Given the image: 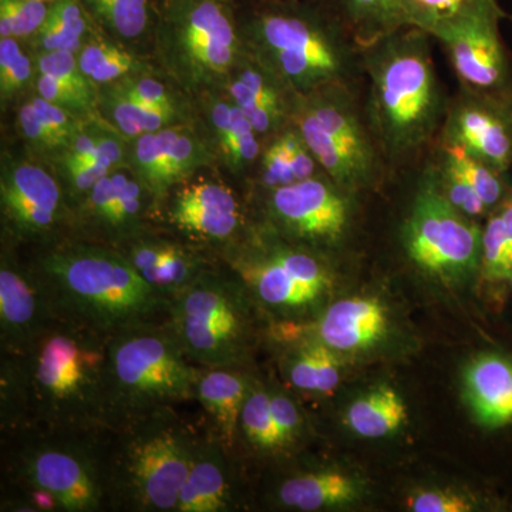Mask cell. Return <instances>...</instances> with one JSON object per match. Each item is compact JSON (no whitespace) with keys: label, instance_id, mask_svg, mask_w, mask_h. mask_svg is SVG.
I'll return each mask as SVG.
<instances>
[{"label":"cell","instance_id":"1","mask_svg":"<svg viewBox=\"0 0 512 512\" xmlns=\"http://www.w3.org/2000/svg\"><path fill=\"white\" fill-rule=\"evenodd\" d=\"M110 336L55 318L13 352H2L0 420L20 430H109Z\"/></svg>","mask_w":512,"mask_h":512},{"label":"cell","instance_id":"2","mask_svg":"<svg viewBox=\"0 0 512 512\" xmlns=\"http://www.w3.org/2000/svg\"><path fill=\"white\" fill-rule=\"evenodd\" d=\"M32 272L56 318L104 336L167 316L170 299L110 248L62 244L40 256Z\"/></svg>","mask_w":512,"mask_h":512},{"label":"cell","instance_id":"3","mask_svg":"<svg viewBox=\"0 0 512 512\" xmlns=\"http://www.w3.org/2000/svg\"><path fill=\"white\" fill-rule=\"evenodd\" d=\"M430 37L403 28L362 50L370 84L367 120L392 165L407 163L429 147L446 116Z\"/></svg>","mask_w":512,"mask_h":512},{"label":"cell","instance_id":"4","mask_svg":"<svg viewBox=\"0 0 512 512\" xmlns=\"http://www.w3.org/2000/svg\"><path fill=\"white\" fill-rule=\"evenodd\" d=\"M6 476L15 511L109 508L110 430L29 429L8 434Z\"/></svg>","mask_w":512,"mask_h":512},{"label":"cell","instance_id":"5","mask_svg":"<svg viewBox=\"0 0 512 512\" xmlns=\"http://www.w3.org/2000/svg\"><path fill=\"white\" fill-rule=\"evenodd\" d=\"M200 431L177 409L147 414L110 430L109 508L175 512Z\"/></svg>","mask_w":512,"mask_h":512},{"label":"cell","instance_id":"6","mask_svg":"<svg viewBox=\"0 0 512 512\" xmlns=\"http://www.w3.org/2000/svg\"><path fill=\"white\" fill-rule=\"evenodd\" d=\"M201 369L185 355L165 319L114 333L107 349L109 430L158 410L194 402Z\"/></svg>","mask_w":512,"mask_h":512},{"label":"cell","instance_id":"7","mask_svg":"<svg viewBox=\"0 0 512 512\" xmlns=\"http://www.w3.org/2000/svg\"><path fill=\"white\" fill-rule=\"evenodd\" d=\"M249 298L237 275L207 269L170 299L165 322L195 365L241 369L248 349Z\"/></svg>","mask_w":512,"mask_h":512},{"label":"cell","instance_id":"8","mask_svg":"<svg viewBox=\"0 0 512 512\" xmlns=\"http://www.w3.org/2000/svg\"><path fill=\"white\" fill-rule=\"evenodd\" d=\"M296 128L323 171L343 190H362L376 183L384 158L360 117L348 83L306 94L296 114Z\"/></svg>","mask_w":512,"mask_h":512},{"label":"cell","instance_id":"9","mask_svg":"<svg viewBox=\"0 0 512 512\" xmlns=\"http://www.w3.org/2000/svg\"><path fill=\"white\" fill-rule=\"evenodd\" d=\"M403 244L421 271L443 281L467 278L481 268L483 229L444 197L433 170L404 224Z\"/></svg>","mask_w":512,"mask_h":512},{"label":"cell","instance_id":"10","mask_svg":"<svg viewBox=\"0 0 512 512\" xmlns=\"http://www.w3.org/2000/svg\"><path fill=\"white\" fill-rule=\"evenodd\" d=\"M258 39L275 72L299 92L311 94L349 80V43L318 20L296 13L265 15L258 23Z\"/></svg>","mask_w":512,"mask_h":512},{"label":"cell","instance_id":"11","mask_svg":"<svg viewBox=\"0 0 512 512\" xmlns=\"http://www.w3.org/2000/svg\"><path fill=\"white\" fill-rule=\"evenodd\" d=\"M231 269L255 301L279 311L315 305L332 284L316 256L289 247L241 252L231 259Z\"/></svg>","mask_w":512,"mask_h":512},{"label":"cell","instance_id":"12","mask_svg":"<svg viewBox=\"0 0 512 512\" xmlns=\"http://www.w3.org/2000/svg\"><path fill=\"white\" fill-rule=\"evenodd\" d=\"M504 18L503 9L471 13L431 35L447 50L461 89L512 96V63L500 29Z\"/></svg>","mask_w":512,"mask_h":512},{"label":"cell","instance_id":"13","mask_svg":"<svg viewBox=\"0 0 512 512\" xmlns=\"http://www.w3.org/2000/svg\"><path fill=\"white\" fill-rule=\"evenodd\" d=\"M441 144L466 151L498 173L512 168V96L461 89L447 106Z\"/></svg>","mask_w":512,"mask_h":512},{"label":"cell","instance_id":"14","mask_svg":"<svg viewBox=\"0 0 512 512\" xmlns=\"http://www.w3.org/2000/svg\"><path fill=\"white\" fill-rule=\"evenodd\" d=\"M346 192L329 177H312L275 188L269 202L275 220L293 237L332 245L348 231L352 205Z\"/></svg>","mask_w":512,"mask_h":512},{"label":"cell","instance_id":"15","mask_svg":"<svg viewBox=\"0 0 512 512\" xmlns=\"http://www.w3.org/2000/svg\"><path fill=\"white\" fill-rule=\"evenodd\" d=\"M2 210L16 235L39 237L59 221L62 192L43 168L18 165L3 175Z\"/></svg>","mask_w":512,"mask_h":512},{"label":"cell","instance_id":"16","mask_svg":"<svg viewBox=\"0 0 512 512\" xmlns=\"http://www.w3.org/2000/svg\"><path fill=\"white\" fill-rule=\"evenodd\" d=\"M234 456L207 429L200 433L175 512H227L238 505Z\"/></svg>","mask_w":512,"mask_h":512},{"label":"cell","instance_id":"17","mask_svg":"<svg viewBox=\"0 0 512 512\" xmlns=\"http://www.w3.org/2000/svg\"><path fill=\"white\" fill-rule=\"evenodd\" d=\"M464 396L478 426L490 433L512 429V350L478 353L466 366Z\"/></svg>","mask_w":512,"mask_h":512},{"label":"cell","instance_id":"18","mask_svg":"<svg viewBox=\"0 0 512 512\" xmlns=\"http://www.w3.org/2000/svg\"><path fill=\"white\" fill-rule=\"evenodd\" d=\"M56 316L32 271L3 259L0 266V342L2 352L22 348Z\"/></svg>","mask_w":512,"mask_h":512},{"label":"cell","instance_id":"19","mask_svg":"<svg viewBox=\"0 0 512 512\" xmlns=\"http://www.w3.org/2000/svg\"><path fill=\"white\" fill-rule=\"evenodd\" d=\"M185 56L202 72L224 74L237 53V33L228 10L218 0H198L181 20Z\"/></svg>","mask_w":512,"mask_h":512},{"label":"cell","instance_id":"20","mask_svg":"<svg viewBox=\"0 0 512 512\" xmlns=\"http://www.w3.org/2000/svg\"><path fill=\"white\" fill-rule=\"evenodd\" d=\"M170 218L174 225L194 237L225 241L237 232L241 211L237 197L228 187L202 181L177 192Z\"/></svg>","mask_w":512,"mask_h":512},{"label":"cell","instance_id":"21","mask_svg":"<svg viewBox=\"0 0 512 512\" xmlns=\"http://www.w3.org/2000/svg\"><path fill=\"white\" fill-rule=\"evenodd\" d=\"M386 330L387 312L379 299L350 298L329 306L309 333L336 352H356L375 345Z\"/></svg>","mask_w":512,"mask_h":512},{"label":"cell","instance_id":"22","mask_svg":"<svg viewBox=\"0 0 512 512\" xmlns=\"http://www.w3.org/2000/svg\"><path fill=\"white\" fill-rule=\"evenodd\" d=\"M254 380L241 369L202 367L197 383V402L207 416V431L234 453L239 416Z\"/></svg>","mask_w":512,"mask_h":512},{"label":"cell","instance_id":"23","mask_svg":"<svg viewBox=\"0 0 512 512\" xmlns=\"http://www.w3.org/2000/svg\"><path fill=\"white\" fill-rule=\"evenodd\" d=\"M123 255L151 288L168 299L208 269L197 255L168 241L140 239Z\"/></svg>","mask_w":512,"mask_h":512},{"label":"cell","instance_id":"24","mask_svg":"<svg viewBox=\"0 0 512 512\" xmlns=\"http://www.w3.org/2000/svg\"><path fill=\"white\" fill-rule=\"evenodd\" d=\"M92 220L114 235H126L143 214V188L126 174H107L86 195Z\"/></svg>","mask_w":512,"mask_h":512},{"label":"cell","instance_id":"25","mask_svg":"<svg viewBox=\"0 0 512 512\" xmlns=\"http://www.w3.org/2000/svg\"><path fill=\"white\" fill-rule=\"evenodd\" d=\"M286 325V323H285ZM288 329L291 330V326ZM298 342L285 360V372L289 384L306 393L329 394L340 383V360L338 352L320 342L311 333H301L296 325Z\"/></svg>","mask_w":512,"mask_h":512},{"label":"cell","instance_id":"26","mask_svg":"<svg viewBox=\"0 0 512 512\" xmlns=\"http://www.w3.org/2000/svg\"><path fill=\"white\" fill-rule=\"evenodd\" d=\"M356 484L352 478L333 471H315L286 478L276 490L282 507L298 511H319L355 500Z\"/></svg>","mask_w":512,"mask_h":512},{"label":"cell","instance_id":"27","mask_svg":"<svg viewBox=\"0 0 512 512\" xmlns=\"http://www.w3.org/2000/svg\"><path fill=\"white\" fill-rule=\"evenodd\" d=\"M350 39L363 50L407 28L403 0H338Z\"/></svg>","mask_w":512,"mask_h":512},{"label":"cell","instance_id":"28","mask_svg":"<svg viewBox=\"0 0 512 512\" xmlns=\"http://www.w3.org/2000/svg\"><path fill=\"white\" fill-rule=\"evenodd\" d=\"M407 419L402 397L389 386H379L360 397L346 413V423L359 436L379 439L399 430Z\"/></svg>","mask_w":512,"mask_h":512},{"label":"cell","instance_id":"29","mask_svg":"<svg viewBox=\"0 0 512 512\" xmlns=\"http://www.w3.org/2000/svg\"><path fill=\"white\" fill-rule=\"evenodd\" d=\"M480 269L487 281L512 286V190L490 212L483 229Z\"/></svg>","mask_w":512,"mask_h":512},{"label":"cell","instance_id":"30","mask_svg":"<svg viewBox=\"0 0 512 512\" xmlns=\"http://www.w3.org/2000/svg\"><path fill=\"white\" fill-rule=\"evenodd\" d=\"M242 443L256 453H279L284 451L279 431L271 412V397L268 389L252 382L251 392L239 416L235 448ZM234 448V453H235Z\"/></svg>","mask_w":512,"mask_h":512},{"label":"cell","instance_id":"31","mask_svg":"<svg viewBox=\"0 0 512 512\" xmlns=\"http://www.w3.org/2000/svg\"><path fill=\"white\" fill-rule=\"evenodd\" d=\"M501 8L498 0H403L407 28L433 35L441 26L471 13Z\"/></svg>","mask_w":512,"mask_h":512},{"label":"cell","instance_id":"32","mask_svg":"<svg viewBox=\"0 0 512 512\" xmlns=\"http://www.w3.org/2000/svg\"><path fill=\"white\" fill-rule=\"evenodd\" d=\"M440 154H443L467 178L468 183L477 191L490 212L494 211L512 190L505 178L507 174L498 173L494 168L471 157L461 148L441 144Z\"/></svg>","mask_w":512,"mask_h":512},{"label":"cell","instance_id":"33","mask_svg":"<svg viewBox=\"0 0 512 512\" xmlns=\"http://www.w3.org/2000/svg\"><path fill=\"white\" fill-rule=\"evenodd\" d=\"M83 10L74 0H57L49 10L45 25L39 30L40 45L46 52H76L86 33Z\"/></svg>","mask_w":512,"mask_h":512},{"label":"cell","instance_id":"34","mask_svg":"<svg viewBox=\"0 0 512 512\" xmlns=\"http://www.w3.org/2000/svg\"><path fill=\"white\" fill-rule=\"evenodd\" d=\"M94 13L116 35L134 39L147 26V0H84Z\"/></svg>","mask_w":512,"mask_h":512},{"label":"cell","instance_id":"35","mask_svg":"<svg viewBox=\"0 0 512 512\" xmlns=\"http://www.w3.org/2000/svg\"><path fill=\"white\" fill-rule=\"evenodd\" d=\"M168 141L170 130L154 131L138 136L134 157L138 173L151 191L164 192L168 185Z\"/></svg>","mask_w":512,"mask_h":512},{"label":"cell","instance_id":"36","mask_svg":"<svg viewBox=\"0 0 512 512\" xmlns=\"http://www.w3.org/2000/svg\"><path fill=\"white\" fill-rule=\"evenodd\" d=\"M79 66L84 76L92 82L110 83L130 73L134 59L124 50L107 43H92L80 53Z\"/></svg>","mask_w":512,"mask_h":512},{"label":"cell","instance_id":"37","mask_svg":"<svg viewBox=\"0 0 512 512\" xmlns=\"http://www.w3.org/2000/svg\"><path fill=\"white\" fill-rule=\"evenodd\" d=\"M433 171L440 191L461 214L474 220L490 211L467 178L443 154H440L439 168Z\"/></svg>","mask_w":512,"mask_h":512},{"label":"cell","instance_id":"38","mask_svg":"<svg viewBox=\"0 0 512 512\" xmlns=\"http://www.w3.org/2000/svg\"><path fill=\"white\" fill-rule=\"evenodd\" d=\"M47 15L43 0H0V36L33 35L45 25Z\"/></svg>","mask_w":512,"mask_h":512},{"label":"cell","instance_id":"39","mask_svg":"<svg viewBox=\"0 0 512 512\" xmlns=\"http://www.w3.org/2000/svg\"><path fill=\"white\" fill-rule=\"evenodd\" d=\"M173 116L174 113L148 109L143 104L114 94L111 117L116 126L127 136H143L146 133L163 130Z\"/></svg>","mask_w":512,"mask_h":512},{"label":"cell","instance_id":"40","mask_svg":"<svg viewBox=\"0 0 512 512\" xmlns=\"http://www.w3.org/2000/svg\"><path fill=\"white\" fill-rule=\"evenodd\" d=\"M258 133L237 104H232L231 124L227 136L221 141L225 154L237 167L252 163L259 154Z\"/></svg>","mask_w":512,"mask_h":512},{"label":"cell","instance_id":"41","mask_svg":"<svg viewBox=\"0 0 512 512\" xmlns=\"http://www.w3.org/2000/svg\"><path fill=\"white\" fill-rule=\"evenodd\" d=\"M229 93H231L234 103L244 111L245 116L251 121L256 133H269L281 123L282 117H284V107L272 106V104L256 100L251 90L239 80H235L231 84Z\"/></svg>","mask_w":512,"mask_h":512},{"label":"cell","instance_id":"42","mask_svg":"<svg viewBox=\"0 0 512 512\" xmlns=\"http://www.w3.org/2000/svg\"><path fill=\"white\" fill-rule=\"evenodd\" d=\"M32 74V63L12 37L0 39V89L3 96L19 90Z\"/></svg>","mask_w":512,"mask_h":512},{"label":"cell","instance_id":"43","mask_svg":"<svg viewBox=\"0 0 512 512\" xmlns=\"http://www.w3.org/2000/svg\"><path fill=\"white\" fill-rule=\"evenodd\" d=\"M200 164V147L187 134L170 130L168 141V185L178 183Z\"/></svg>","mask_w":512,"mask_h":512},{"label":"cell","instance_id":"44","mask_svg":"<svg viewBox=\"0 0 512 512\" xmlns=\"http://www.w3.org/2000/svg\"><path fill=\"white\" fill-rule=\"evenodd\" d=\"M269 397H271L272 417H274L276 429L279 431L285 451L301 439L303 416L298 404L286 394L269 392Z\"/></svg>","mask_w":512,"mask_h":512},{"label":"cell","instance_id":"45","mask_svg":"<svg viewBox=\"0 0 512 512\" xmlns=\"http://www.w3.org/2000/svg\"><path fill=\"white\" fill-rule=\"evenodd\" d=\"M117 96L126 97L128 100L136 101L148 109L168 111L174 113L173 101L168 96L167 90L157 80L150 77L140 79H128L120 84L116 90Z\"/></svg>","mask_w":512,"mask_h":512},{"label":"cell","instance_id":"46","mask_svg":"<svg viewBox=\"0 0 512 512\" xmlns=\"http://www.w3.org/2000/svg\"><path fill=\"white\" fill-rule=\"evenodd\" d=\"M39 72L46 76L56 77L62 82L73 84L77 89L90 94L87 77L80 70L79 59L73 52L67 50H53L39 57Z\"/></svg>","mask_w":512,"mask_h":512},{"label":"cell","instance_id":"47","mask_svg":"<svg viewBox=\"0 0 512 512\" xmlns=\"http://www.w3.org/2000/svg\"><path fill=\"white\" fill-rule=\"evenodd\" d=\"M37 92L42 99L66 110L87 109L90 99H92L89 93L82 92L73 84L62 82V80L46 76V74H40L39 80H37Z\"/></svg>","mask_w":512,"mask_h":512},{"label":"cell","instance_id":"48","mask_svg":"<svg viewBox=\"0 0 512 512\" xmlns=\"http://www.w3.org/2000/svg\"><path fill=\"white\" fill-rule=\"evenodd\" d=\"M262 183L271 190L296 183L281 137L266 148L262 157Z\"/></svg>","mask_w":512,"mask_h":512},{"label":"cell","instance_id":"49","mask_svg":"<svg viewBox=\"0 0 512 512\" xmlns=\"http://www.w3.org/2000/svg\"><path fill=\"white\" fill-rule=\"evenodd\" d=\"M279 137H281L282 144H284L295 180L302 181L315 177L316 167L319 165L318 161H316L312 151L309 150L308 144L303 140L298 128L285 131Z\"/></svg>","mask_w":512,"mask_h":512},{"label":"cell","instance_id":"50","mask_svg":"<svg viewBox=\"0 0 512 512\" xmlns=\"http://www.w3.org/2000/svg\"><path fill=\"white\" fill-rule=\"evenodd\" d=\"M414 512H468L474 510V504L464 495L453 491H423L409 501Z\"/></svg>","mask_w":512,"mask_h":512},{"label":"cell","instance_id":"51","mask_svg":"<svg viewBox=\"0 0 512 512\" xmlns=\"http://www.w3.org/2000/svg\"><path fill=\"white\" fill-rule=\"evenodd\" d=\"M32 106L35 107L40 119L55 134L60 143L63 144L67 140H72L74 133H76V121L70 116L69 110L56 106V104L50 103L42 97L33 100Z\"/></svg>","mask_w":512,"mask_h":512},{"label":"cell","instance_id":"52","mask_svg":"<svg viewBox=\"0 0 512 512\" xmlns=\"http://www.w3.org/2000/svg\"><path fill=\"white\" fill-rule=\"evenodd\" d=\"M238 80L251 90L256 100L272 104V106L284 107L281 94L276 89L274 82L264 72L256 69V67H248V69L242 70Z\"/></svg>","mask_w":512,"mask_h":512},{"label":"cell","instance_id":"53","mask_svg":"<svg viewBox=\"0 0 512 512\" xmlns=\"http://www.w3.org/2000/svg\"><path fill=\"white\" fill-rule=\"evenodd\" d=\"M20 127H22L25 136L32 140L33 143L40 144V146L56 147L60 146V141L57 140L55 134L50 131V128L43 123L39 114L32 106V103L25 104L19 113Z\"/></svg>","mask_w":512,"mask_h":512},{"label":"cell","instance_id":"54","mask_svg":"<svg viewBox=\"0 0 512 512\" xmlns=\"http://www.w3.org/2000/svg\"><path fill=\"white\" fill-rule=\"evenodd\" d=\"M111 168L101 164H86L69 171L70 183L76 192H89L101 178L110 174Z\"/></svg>","mask_w":512,"mask_h":512},{"label":"cell","instance_id":"55","mask_svg":"<svg viewBox=\"0 0 512 512\" xmlns=\"http://www.w3.org/2000/svg\"><path fill=\"white\" fill-rule=\"evenodd\" d=\"M100 137L92 136V134H82L73 138L72 148H70L69 160H80V158L89 157L96 150Z\"/></svg>","mask_w":512,"mask_h":512},{"label":"cell","instance_id":"56","mask_svg":"<svg viewBox=\"0 0 512 512\" xmlns=\"http://www.w3.org/2000/svg\"><path fill=\"white\" fill-rule=\"evenodd\" d=\"M43 2H46V0H43Z\"/></svg>","mask_w":512,"mask_h":512}]
</instances>
